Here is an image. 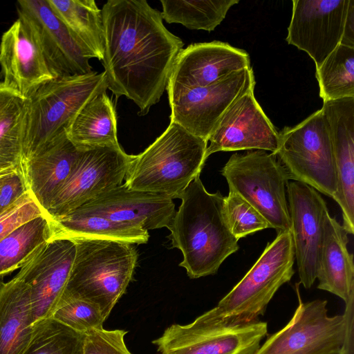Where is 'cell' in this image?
Listing matches in <instances>:
<instances>
[{"label": "cell", "mask_w": 354, "mask_h": 354, "mask_svg": "<svg viewBox=\"0 0 354 354\" xmlns=\"http://www.w3.org/2000/svg\"><path fill=\"white\" fill-rule=\"evenodd\" d=\"M50 217L48 214L36 217L0 241V277L20 268L50 240Z\"/></svg>", "instance_id": "f1b7e54d"}, {"label": "cell", "mask_w": 354, "mask_h": 354, "mask_svg": "<svg viewBox=\"0 0 354 354\" xmlns=\"http://www.w3.org/2000/svg\"><path fill=\"white\" fill-rule=\"evenodd\" d=\"M75 254L70 239L49 240L13 277L28 298L32 326L52 317L67 283Z\"/></svg>", "instance_id": "4fadbf2b"}, {"label": "cell", "mask_w": 354, "mask_h": 354, "mask_svg": "<svg viewBox=\"0 0 354 354\" xmlns=\"http://www.w3.org/2000/svg\"><path fill=\"white\" fill-rule=\"evenodd\" d=\"M27 191L26 183L21 172H16L8 176L0 189V213Z\"/></svg>", "instance_id": "8d00e7d4"}, {"label": "cell", "mask_w": 354, "mask_h": 354, "mask_svg": "<svg viewBox=\"0 0 354 354\" xmlns=\"http://www.w3.org/2000/svg\"><path fill=\"white\" fill-rule=\"evenodd\" d=\"M274 153L290 180L305 183L333 198L337 191L335 157L327 123L321 109L279 132Z\"/></svg>", "instance_id": "ba28073f"}, {"label": "cell", "mask_w": 354, "mask_h": 354, "mask_svg": "<svg viewBox=\"0 0 354 354\" xmlns=\"http://www.w3.org/2000/svg\"><path fill=\"white\" fill-rule=\"evenodd\" d=\"M267 322H209L201 315L187 325L172 324L152 343L160 354H253L267 335Z\"/></svg>", "instance_id": "7c38bea8"}, {"label": "cell", "mask_w": 354, "mask_h": 354, "mask_svg": "<svg viewBox=\"0 0 354 354\" xmlns=\"http://www.w3.org/2000/svg\"><path fill=\"white\" fill-rule=\"evenodd\" d=\"M239 0H161V15L168 24H180L188 29L212 31L225 19Z\"/></svg>", "instance_id": "f546056e"}, {"label": "cell", "mask_w": 354, "mask_h": 354, "mask_svg": "<svg viewBox=\"0 0 354 354\" xmlns=\"http://www.w3.org/2000/svg\"><path fill=\"white\" fill-rule=\"evenodd\" d=\"M255 83L239 95L223 113L210 136L205 159L218 151L263 150L275 153L279 135L257 101Z\"/></svg>", "instance_id": "5bb4252c"}, {"label": "cell", "mask_w": 354, "mask_h": 354, "mask_svg": "<svg viewBox=\"0 0 354 354\" xmlns=\"http://www.w3.org/2000/svg\"><path fill=\"white\" fill-rule=\"evenodd\" d=\"M224 214L232 234L237 239L270 228L268 221L250 203L236 193L229 191L224 197Z\"/></svg>", "instance_id": "d6a6232c"}, {"label": "cell", "mask_w": 354, "mask_h": 354, "mask_svg": "<svg viewBox=\"0 0 354 354\" xmlns=\"http://www.w3.org/2000/svg\"><path fill=\"white\" fill-rule=\"evenodd\" d=\"M290 232L299 283L310 288L317 274L328 212L326 203L312 187L289 181L286 188Z\"/></svg>", "instance_id": "9a60e30c"}, {"label": "cell", "mask_w": 354, "mask_h": 354, "mask_svg": "<svg viewBox=\"0 0 354 354\" xmlns=\"http://www.w3.org/2000/svg\"><path fill=\"white\" fill-rule=\"evenodd\" d=\"M324 102L354 97V47L339 44L316 68Z\"/></svg>", "instance_id": "4dcf8cb0"}, {"label": "cell", "mask_w": 354, "mask_h": 354, "mask_svg": "<svg viewBox=\"0 0 354 354\" xmlns=\"http://www.w3.org/2000/svg\"><path fill=\"white\" fill-rule=\"evenodd\" d=\"M76 209L138 225L148 231L169 229L176 213L170 197L130 189L124 184L100 194Z\"/></svg>", "instance_id": "ffe728a7"}, {"label": "cell", "mask_w": 354, "mask_h": 354, "mask_svg": "<svg viewBox=\"0 0 354 354\" xmlns=\"http://www.w3.org/2000/svg\"><path fill=\"white\" fill-rule=\"evenodd\" d=\"M333 145L337 191L343 227L354 233V97L324 102L322 108Z\"/></svg>", "instance_id": "d6986e66"}, {"label": "cell", "mask_w": 354, "mask_h": 354, "mask_svg": "<svg viewBox=\"0 0 354 354\" xmlns=\"http://www.w3.org/2000/svg\"><path fill=\"white\" fill-rule=\"evenodd\" d=\"M224 197L219 191L208 192L200 176L178 196L181 204L169 228L170 239L182 252L179 266L191 279L216 274L239 248L224 214Z\"/></svg>", "instance_id": "7a4b0ae2"}, {"label": "cell", "mask_w": 354, "mask_h": 354, "mask_svg": "<svg viewBox=\"0 0 354 354\" xmlns=\"http://www.w3.org/2000/svg\"><path fill=\"white\" fill-rule=\"evenodd\" d=\"M295 289L299 304L292 317L253 354H330L341 350L345 333L344 314L328 316L326 300L304 303L299 283Z\"/></svg>", "instance_id": "30bf717a"}, {"label": "cell", "mask_w": 354, "mask_h": 354, "mask_svg": "<svg viewBox=\"0 0 354 354\" xmlns=\"http://www.w3.org/2000/svg\"><path fill=\"white\" fill-rule=\"evenodd\" d=\"M340 44L354 47V0H350Z\"/></svg>", "instance_id": "f35d334b"}, {"label": "cell", "mask_w": 354, "mask_h": 354, "mask_svg": "<svg viewBox=\"0 0 354 354\" xmlns=\"http://www.w3.org/2000/svg\"><path fill=\"white\" fill-rule=\"evenodd\" d=\"M124 330L93 329L86 333L83 354H132L128 349Z\"/></svg>", "instance_id": "d590c367"}, {"label": "cell", "mask_w": 354, "mask_h": 354, "mask_svg": "<svg viewBox=\"0 0 354 354\" xmlns=\"http://www.w3.org/2000/svg\"><path fill=\"white\" fill-rule=\"evenodd\" d=\"M348 233L328 213L317 274V288L340 297L346 304L354 297L353 255L347 249Z\"/></svg>", "instance_id": "603a6c76"}, {"label": "cell", "mask_w": 354, "mask_h": 354, "mask_svg": "<svg viewBox=\"0 0 354 354\" xmlns=\"http://www.w3.org/2000/svg\"><path fill=\"white\" fill-rule=\"evenodd\" d=\"M134 155L120 145L80 151L68 178L52 198L50 217L66 215L100 194L122 185Z\"/></svg>", "instance_id": "8fae6325"}, {"label": "cell", "mask_w": 354, "mask_h": 354, "mask_svg": "<svg viewBox=\"0 0 354 354\" xmlns=\"http://www.w3.org/2000/svg\"><path fill=\"white\" fill-rule=\"evenodd\" d=\"M32 333L30 304L23 290L14 278L0 280V354H22Z\"/></svg>", "instance_id": "4316f807"}, {"label": "cell", "mask_w": 354, "mask_h": 354, "mask_svg": "<svg viewBox=\"0 0 354 354\" xmlns=\"http://www.w3.org/2000/svg\"><path fill=\"white\" fill-rule=\"evenodd\" d=\"M221 173L229 191L250 203L277 234L290 230L287 200L289 177L275 154L263 150L234 153Z\"/></svg>", "instance_id": "52a82bcc"}, {"label": "cell", "mask_w": 354, "mask_h": 354, "mask_svg": "<svg viewBox=\"0 0 354 354\" xmlns=\"http://www.w3.org/2000/svg\"><path fill=\"white\" fill-rule=\"evenodd\" d=\"M85 333L53 317L35 323L29 344L22 354H83Z\"/></svg>", "instance_id": "1f68e13d"}, {"label": "cell", "mask_w": 354, "mask_h": 354, "mask_svg": "<svg viewBox=\"0 0 354 354\" xmlns=\"http://www.w3.org/2000/svg\"><path fill=\"white\" fill-rule=\"evenodd\" d=\"M52 317L72 329L85 334L93 329L103 328L105 321L96 306L76 299H60Z\"/></svg>", "instance_id": "836d02e7"}, {"label": "cell", "mask_w": 354, "mask_h": 354, "mask_svg": "<svg viewBox=\"0 0 354 354\" xmlns=\"http://www.w3.org/2000/svg\"><path fill=\"white\" fill-rule=\"evenodd\" d=\"M344 313L345 318L344 339L341 352L342 354H354V297H352L346 304Z\"/></svg>", "instance_id": "74e56055"}, {"label": "cell", "mask_w": 354, "mask_h": 354, "mask_svg": "<svg viewBox=\"0 0 354 354\" xmlns=\"http://www.w3.org/2000/svg\"><path fill=\"white\" fill-rule=\"evenodd\" d=\"M75 254L61 299L96 306L106 320L131 281L138 260L133 244L75 237Z\"/></svg>", "instance_id": "3957f363"}, {"label": "cell", "mask_w": 354, "mask_h": 354, "mask_svg": "<svg viewBox=\"0 0 354 354\" xmlns=\"http://www.w3.org/2000/svg\"><path fill=\"white\" fill-rule=\"evenodd\" d=\"M254 83L251 66L205 86L168 82L166 89L171 111V122L207 142L225 111Z\"/></svg>", "instance_id": "9c48e42d"}, {"label": "cell", "mask_w": 354, "mask_h": 354, "mask_svg": "<svg viewBox=\"0 0 354 354\" xmlns=\"http://www.w3.org/2000/svg\"><path fill=\"white\" fill-rule=\"evenodd\" d=\"M26 109V99L1 82L0 178L22 174Z\"/></svg>", "instance_id": "83f0119b"}, {"label": "cell", "mask_w": 354, "mask_h": 354, "mask_svg": "<svg viewBox=\"0 0 354 354\" xmlns=\"http://www.w3.org/2000/svg\"><path fill=\"white\" fill-rule=\"evenodd\" d=\"M101 10L108 89L146 115L160 101L184 44L145 0H109Z\"/></svg>", "instance_id": "6da1fadb"}, {"label": "cell", "mask_w": 354, "mask_h": 354, "mask_svg": "<svg viewBox=\"0 0 354 354\" xmlns=\"http://www.w3.org/2000/svg\"><path fill=\"white\" fill-rule=\"evenodd\" d=\"M80 151L65 133L24 166L27 190L45 212L70 175Z\"/></svg>", "instance_id": "7402d4cb"}, {"label": "cell", "mask_w": 354, "mask_h": 354, "mask_svg": "<svg viewBox=\"0 0 354 354\" xmlns=\"http://www.w3.org/2000/svg\"><path fill=\"white\" fill-rule=\"evenodd\" d=\"M207 142L170 122L144 151L134 155L125 175L130 189L163 194L172 199L197 176L206 161Z\"/></svg>", "instance_id": "5b68a950"}, {"label": "cell", "mask_w": 354, "mask_h": 354, "mask_svg": "<svg viewBox=\"0 0 354 354\" xmlns=\"http://www.w3.org/2000/svg\"><path fill=\"white\" fill-rule=\"evenodd\" d=\"M66 134L79 151L120 145L115 111L106 91L93 97L81 109Z\"/></svg>", "instance_id": "d4e9b609"}, {"label": "cell", "mask_w": 354, "mask_h": 354, "mask_svg": "<svg viewBox=\"0 0 354 354\" xmlns=\"http://www.w3.org/2000/svg\"><path fill=\"white\" fill-rule=\"evenodd\" d=\"M73 39L90 59L102 60L104 28L102 10L94 0H47Z\"/></svg>", "instance_id": "484cf974"}, {"label": "cell", "mask_w": 354, "mask_h": 354, "mask_svg": "<svg viewBox=\"0 0 354 354\" xmlns=\"http://www.w3.org/2000/svg\"><path fill=\"white\" fill-rule=\"evenodd\" d=\"M290 231L277 234L242 279L212 309L201 315L218 324L250 323L263 315L279 288L290 281L295 271Z\"/></svg>", "instance_id": "8992f818"}, {"label": "cell", "mask_w": 354, "mask_h": 354, "mask_svg": "<svg viewBox=\"0 0 354 354\" xmlns=\"http://www.w3.org/2000/svg\"><path fill=\"white\" fill-rule=\"evenodd\" d=\"M18 18L32 30L55 77L91 73L89 59L54 13L47 0L17 2Z\"/></svg>", "instance_id": "e0dca14e"}, {"label": "cell", "mask_w": 354, "mask_h": 354, "mask_svg": "<svg viewBox=\"0 0 354 354\" xmlns=\"http://www.w3.org/2000/svg\"><path fill=\"white\" fill-rule=\"evenodd\" d=\"M350 0H293L286 39L318 68L340 44Z\"/></svg>", "instance_id": "2e32d148"}, {"label": "cell", "mask_w": 354, "mask_h": 354, "mask_svg": "<svg viewBox=\"0 0 354 354\" xmlns=\"http://www.w3.org/2000/svg\"><path fill=\"white\" fill-rule=\"evenodd\" d=\"M50 240L75 237L113 240L131 244L147 243L149 232L138 225L113 221L103 215L75 209L50 217Z\"/></svg>", "instance_id": "cb8c5ba5"}, {"label": "cell", "mask_w": 354, "mask_h": 354, "mask_svg": "<svg viewBox=\"0 0 354 354\" xmlns=\"http://www.w3.org/2000/svg\"><path fill=\"white\" fill-rule=\"evenodd\" d=\"M48 214L29 191L0 213V241L19 225Z\"/></svg>", "instance_id": "e575fe53"}, {"label": "cell", "mask_w": 354, "mask_h": 354, "mask_svg": "<svg viewBox=\"0 0 354 354\" xmlns=\"http://www.w3.org/2000/svg\"><path fill=\"white\" fill-rule=\"evenodd\" d=\"M108 89L103 71L56 77L26 99L23 140L24 166L66 131L81 109Z\"/></svg>", "instance_id": "277c9868"}, {"label": "cell", "mask_w": 354, "mask_h": 354, "mask_svg": "<svg viewBox=\"0 0 354 354\" xmlns=\"http://www.w3.org/2000/svg\"><path fill=\"white\" fill-rule=\"evenodd\" d=\"M330 354H342V352H341V350L338 351H336V352H334V353H332Z\"/></svg>", "instance_id": "60d3db41"}, {"label": "cell", "mask_w": 354, "mask_h": 354, "mask_svg": "<svg viewBox=\"0 0 354 354\" xmlns=\"http://www.w3.org/2000/svg\"><path fill=\"white\" fill-rule=\"evenodd\" d=\"M0 66L2 82L25 99L55 78L32 30L19 18L1 36Z\"/></svg>", "instance_id": "ac0fdd59"}, {"label": "cell", "mask_w": 354, "mask_h": 354, "mask_svg": "<svg viewBox=\"0 0 354 354\" xmlns=\"http://www.w3.org/2000/svg\"><path fill=\"white\" fill-rule=\"evenodd\" d=\"M248 67L250 56L244 50L219 41L196 43L179 53L168 82L205 86Z\"/></svg>", "instance_id": "44dd1931"}, {"label": "cell", "mask_w": 354, "mask_h": 354, "mask_svg": "<svg viewBox=\"0 0 354 354\" xmlns=\"http://www.w3.org/2000/svg\"><path fill=\"white\" fill-rule=\"evenodd\" d=\"M14 174H15V173H14ZM10 175H11V174H10ZM10 176V175L6 176H3V177H1V178H0V189H1V187H2V185H3V183L5 182V180H6V178H7L8 176Z\"/></svg>", "instance_id": "ab89813d"}]
</instances>
